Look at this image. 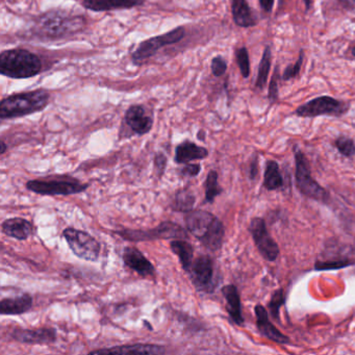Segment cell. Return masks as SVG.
<instances>
[{
  "label": "cell",
  "mask_w": 355,
  "mask_h": 355,
  "mask_svg": "<svg viewBox=\"0 0 355 355\" xmlns=\"http://www.w3.org/2000/svg\"><path fill=\"white\" fill-rule=\"evenodd\" d=\"M84 16L71 15L67 12L49 11L38 16L32 26L33 36L40 40L55 41L67 38L84 30Z\"/></svg>",
  "instance_id": "1"
},
{
  "label": "cell",
  "mask_w": 355,
  "mask_h": 355,
  "mask_svg": "<svg viewBox=\"0 0 355 355\" xmlns=\"http://www.w3.org/2000/svg\"><path fill=\"white\" fill-rule=\"evenodd\" d=\"M186 226L205 248L211 251L221 248L225 230L223 223L213 214L202 209L189 211L186 216Z\"/></svg>",
  "instance_id": "2"
},
{
  "label": "cell",
  "mask_w": 355,
  "mask_h": 355,
  "mask_svg": "<svg viewBox=\"0 0 355 355\" xmlns=\"http://www.w3.org/2000/svg\"><path fill=\"white\" fill-rule=\"evenodd\" d=\"M49 91L44 89L10 95L0 103V118L15 119L43 111L49 105Z\"/></svg>",
  "instance_id": "3"
},
{
  "label": "cell",
  "mask_w": 355,
  "mask_h": 355,
  "mask_svg": "<svg viewBox=\"0 0 355 355\" xmlns=\"http://www.w3.org/2000/svg\"><path fill=\"white\" fill-rule=\"evenodd\" d=\"M42 71V62L36 53L22 49H9L0 55V73L13 80L34 78Z\"/></svg>",
  "instance_id": "4"
},
{
  "label": "cell",
  "mask_w": 355,
  "mask_h": 355,
  "mask_svg": "<svg viewBox=\"0 0 355 355\" xmlns=\"http://www.w3.org/2000/svg\"><path fill=\"white\" fill-rule=\"evenodd\" d=\"M89 188L78 178L70 175H49L26 182V189L42 196H70L80 194Z\"/></svg>",
  "instance_id": "5"
},
{
  "label": "cell",
  "mask_w": 355,
  "mask_h": 355,
  "mask_svg": "<svg viewBox=\"0 0 355 355\" xmlns=\"http://www.w3.org/2000/svg\"><path fill=\"white\" fill-rule=\"evenodd\" d=\"M295 162H296V184L303 195L317 201L325 202L329 194L327 191L320 186L315 178L311 176L309 161L302 151L295 147Z\"/></svg>",
  "instance_id": "6"
},
{
  "label": "cell",
  "mask_w": 355,
  "mask_h": 355,
  "mask_svg": "<svg viewBox=\"0 0 355 355\" xmlns=\"http://www.w3.org/2000/svg\"><path fill=\"white\" fill-rule=\"evenodd\" d=\"M63 236L70 250L78 259L88 261H98L101 245L94 236L84 230L68 227L63 232Z\"/></svg>",
  "instance_id": "7"
},
{
  "label": "cell",
  "mask_w": 355,
  "mask_h": 355,
  "mask_svg": "<svg viewBox=\"0 0 355 355\" xmlns=\"http://www.w3.org/2000/svg\"><path fill=\"white\" fill-rule=\"evenodd\" d=\"M116 234L123 238L124 240L132 241V242L188 238L186 230H184L178 224L170 221L163 222L157 227L151 228V230H118Z\"/></svg>",
  "instance_id": "8"
},
{
  "label": "cell",
  "mask_w": 355,
  "mask_h": 355,
  "mask_svg": "<svg viewBox=\"0 0 355 355\" xmlns=\"http://www.w3.org/2000/svg\"><path fill=\"white\" fill-rule=\"evenodd\" d=\"M184 36H186V30L184 26H178L161 36L153 37V38L143 41L132 53V63L137 66L142 65L149 58L157 55L159 49L169 46V45L176 44L182 41Z\"/></svg>",
  "instance_id": "9"
},
{
  "label": "cell",
  "mask_w": 355,
  "mask_h": 355,
  "mask_svg": "<svg viewBox=\"0 0 355 355\" xmlns=\"http://www.w3.org/2000/svg\"><path fill=\"white\" fill-rule=\"evenodd\" d=\"M348 103H342L330 96H320L300 105L296 110L299 117L313 118L318 116H334L340 117L348 111Z\"/></svg>",
  "instance_id": "10"
},
{
  "label": "cell",
  "mask_w": 355,
  "mask_h": 355,
  "mask_svg": "<svg viewBox=\"0 0 355 355\" xmlns=\"http://www.w3.org/2000/svg\"><path fill=\"white\" fill-rule=\"evenodd\" d=\"M188 273L195 288L201 292H213L218 284L215 280L214 261L209 255H201L195 259Z\"/></svg>",
  "instance_id": "11"
},
{
  "label": "cell",
  "mask_w": 355,
  "mask_h": 355,
  "mask_svg": "<svg viewBox=\"0 0 355 355\" xmlns=\"http://www.w3.org/2000/svg\"><path fill=\"white\" fill-rule=\"evenodd\" d=\"M249 232L261 257L268 261H276L279 255V247L268 232L265 221L261 218H253L249 225Z\"/></svg>",
  "instance_id": "12"
},
{
  "label": "cell",
  "mask_w": 355,
  "mask_h": 355,
  "mask_svg": "<svg viewBox=\"0 0 355 355\" xmlns=\"http://www.w3.org/2000/svg\"><path fill=\"white\" fill-rule=\"evenodd\" d=\"M124 121L132 134L144 136L150 132L153 126V116L149 115L144 105H134L128 107L124 115Z\"/></svg>",
  "instance_id": "13"
},
{
  "label": "cell",
  "mask_w": 355,
  "mask_h": 355,
  "mask_svg": "<svg viewBox=\"0 0 355 355\" xmlns=\"http://www.w3.org/2000/svg\"><path fill=\"white\" fill-rule=\"evenodd\" d=\"M12 338L22 344H51L58 338L55 328L43 327L37 329H22L17 328L11 334Z\"/></svg>",
  "instance_id": "14"
},
{
  "label": "cell",
  "mask_w": 355,
  "mask_h": 355,
  "mask_svg": "<svg viewBox=\"0 0 355 355\" xmlns=\"http://www.w3.org/2000/svg\"><path fill=\"white\" fill-rule=\"evenodd\" d=\"M122 259H123L126 267L134 270L142 277H149V276L155 275V266L136 247H126L124 249Z\"/></svg>",
  "instance_id": "15"
},
{
  "label": "cell",
  "mask_w": 355,
  "mask_h": 355,
  "mask_svg": "<svg viewBox=\"0 0 355 355\" xmlns=\"http://www.w3.org/2000/svg\"><path fill=\"white\" fill-rule=\"evenodd\" d=\"M91 354H164L165 347L155 344H134L113 348L101 349L90 352Z\"/></svg>",
  "instance_id": "16"
},
{
  "label": "cell",
  "mask_w": 355,
  "mask_h": 355,
  "mask_svg": "<svg viewBox=\"0 0 355 355\" xmlns=\"http://www.w3.org/2000/svg\"><path fill=\"white\" fill-rule=\"evenodd\" d=\"M145 0H83V6L93 12L132 9L144 5Z\"/></svg>",
  "instance_id": "17"
},
{
  "label": "cell",
  "mask_w": 355,
  "mask_h": 355,
  "mask_svg": "<svg viewBox=\"0 0 355 355\" xmlns=\"http://www.w3.org/2000/svg\"><path fill=\"white\" fill-rule=\"evenodd\" d=\"M255 315H257V325L261 334L269 340L277 343V344H288L290 340L288 336L282 334L273 324L270 322L269 315L265 307L261 305L255 306Z\"/></svg>",
  "instance_id": "18"
},
{
  "label": "cell",
  "mask_w": 355,
  "mask_h": 355,
  "mask_svg": "<svg viewBox=\"0 0 355 355\" xmlns=\"http://www.w3.org/2000/svg\"><path fill=\"white\" fill-rule=\"evenodd\" d=\"M3 234L18 241L28 240L34 234L35 226L32 222L24 218H11L1 224Z\"/></svg>",
  "instance_id": "19"
},
{
  "label": "cell",
  "mask_w": 355,
  "mask_h": 355,
  "mask_svg": "<svg viewBox=\"0 0 355 355\" xmlns=\"http://www.w3.org/2000/svg\"><path fill=\"white\" fill-rule=\"evenodd\" d=\"M209 157V150L205 147L199 146L196 143L184 141L178 145L175 149L176 164H188L198 159H205Z\"/></svg>",
  "instance_id": "20"
},
{
  "label": "cell",
  "mask_w": 355,
  "mask_h": 355,
  "mask_svg": "<svg viewBox=\"0 0 355 355\" xmlns=\"http://www.w3.org/2000/svg\"><path fill=\"white\" fill-rule=\"evenodd\" d=\"M32 307L33 297L28 293L0 301V313L3 315H22L31 311Z\"/></svg>",
  "instance_id": "21"
},
{
  "label": "cell",
  "mask_w": 355,
  "mask_h": 355,
  "mask_svg": "<svg viewBox=\"0 0 355 355\" xmlns=\"http://www.w3.org/2000/svg\"><path fill=\"white\" fill-rule=\"evenodd\" d=\"M222 294L225 298L226 309H227L228 315L230 319L236 324L242 325L244 323V318L242 315V306H241L240 295H239L238 288L234 284H228L222 288Z\"/></svg>",
  "instance_id": "22"
},
{
  "label": "cell",
  "mask_w": 355,
  "mask_h": 355,
  "mask_svg": "<svg viewBox=\"0 0 355 355\" xmlns=\"http://www.w3.org/2000/svg\"><path fill=\"white\" fill-rule=\"evenodd\" d=\"M232 12L234 24L240 28H251L257 24L246 0H232Z\"/></svg>",
  "instance_id": "23"
},
{
  "label": "cell",
  "mask_w": 355,
  "mask_h": 355,
  "mask_svg": "<svg viewBox=\"0 0 355 355\" xmlns=\"http://www.w3.org/2000/svg\"><path fill=\"white\" fill-rule=\"evenodd\" d=\"M170 248L174 254L178 255L182 269L188 273L194 261V247L188 241L176 239L170 243Z\"/></svg>",
  "instance_id": "24"
},
{
  "label": "cell",
  "mask_w": 355,
  "mask_h": 355,
  "mask_svg": "<svg viewBox=\"0 0 355 355\" xmlns=\"http://www.w3.org/2000/svg\"><path fill=\"white\" fill-rule=\"evenodd\" d=\"M195 202H196V197L194 193L189 189H182L174 195L171 209L180 213L188 214L189 211H193Z\"/></svg>",
  "instance_id": "25"
},
{
  "label": "cell",
  "mask_w": 355,
  "mask_h": 355,
  "mask_svg": "<svg viewBox=\"0 0 355 355\" xmlns=\"http://www.w3.org/2000/svg\"><path fill=\"white\" fill-rule=\"evenodd\" d=\"M263 178H265L263 186L267 190L275 191L284 186V180L280 174L279 167L275 161L268 162Z\"/></svg>",
  "instance_id": "26"
},
{
  "label": "cell",
  "mask_w": 355,
  "mask_h": 355,
  "mask_svg": "<svg viewBox=\"0 0 355 355\" xmlns=\"http://www.w3.org/2000/svg\"><path fill=\"white\" fill-rule=\"evenodd\" d=\"M271 49L267 46L263 51V57H261V63H259V74H257V82H255V87L257 89H261V90L265 88L266 84H267L270 68H271Z\"/></svg>",
  "instance_id": "27"
},
{
  "label": "cell",
  "mask_w": 355,
  "mask_h": 355,
  "mask_svg": "<svg viewBox=\"0 0 355 355\" xmlns=\"http://www.w3.org/2000/svg\"><path fill=\"white\" fill-rule=\"evenodd\" d=\"M205 201L209 203H213L215 201L216 197L219 196L223 189L218 182V172L215 170H211L207 176L205 180Z\"/></svg>",
  "instance_id": "28"
},
{
  "label": "cell",
  "mask_w": 355,
  "mask_h": 355,
  "mask_svg": "<svg viewBox=\"0 0 355 355\" xmlns=\"http://www.w3.org/2000/svg\"><path fill=\"white\" fill-rule=\"evenodd\" d=\"M236 58L241 74H242L243 78H248L250 76V61H249V53L246 47H241V49H236Z\"/></svg>",
  "instance_id": "29"
},
{
  "label": "cell",
  "mask_w": 355,
  "mask_h": 355,
  "mask_svg": "<svg viewBox=\"0 0 355 355\" xmlns=\"http://www.w3.org/2000/svg\"><path fill=\"white\" fill-rule=\"evenodd\" d=\"M334 145H336L338 153L344 157H351L355 155V143L352 139L347 138V137H340V138L336 139Z\"/></svg>",
  "instance_id": "30"
},
{
  "label": "cell",
  "mask_w": 355,
  "mask_h": 355,
  "mask_svg": "<svg viewBox=\"0 0 355 355\" xmlns=\"http://www.w3.org/2000/svg\"><path fill=\"white\" fill-rule=\"evenodd\" d=\"M303 60H304V51H301L296 63H295L294 65L288 66V67L284 70V74H282V80H292V78H297L299 73H300Z\"/></svg>",
  "instance_id": "31"
},
{
  "label": "cell",
  "mask_w": 355,
  "mask_h": 355,
  "mask_svg": "<svg viewBox=\"0 0 355 355\" xmlns=\"http://www.w3.org/2000/svg\"><path fill=\"white\" fill-rule=\"evenodd\" d=\"M284 291L278 290L276 291L275 294L272 297L271 301H270V311H271L272 315H273L275 319H279L278 318V313H279V309L282 307V305L284 303Z\"/></svg>",
  "instance_id": "32"
},
{
  "label": "cell",
  "mask_w": 355,
  "mask_h": 355,
  "mask_svg": "<svg viewBox=\"0 0 355 355\" xmlns=\"http://www.w3.org/2000/svg\"><path fill=\"white\" fill-rule=\"evenodd\" d=\"M352 265V261L342 259V261H323V263H315V270L325 271V270H338L343 269L345 267H349Z\"/></svg>",
  "instance_id": "33"
},
{
  "label": "cell",
  "mask_w": 355,
  "mask_h": 355,
  "mask_svg": "<svg viewBox=\"0 0 355 355\" xmlns=\"http://www.w3.org/2000/svg\"><path fill=\"white\" fill-rule=\"evenodd\" d=\"M211 73L216 76V78H220L225 74L226 70H227V63L225 60L222 57H215L211 60Z\"/></svg>",
  "instance_id": "34"
},
{
  "label": "cell",
  "mask_w": 355,
  "mask_h": 355,
  "mask_svg": "<svg viewBox=\"0 0 355 355\" xmlns=\"http://www.w3.org/2000/svg\"><path fill=\"white\" fill-rule=\"evenodd\" d=\"M278 71H279V68L278 66H276L275 70H274L273 76H272L271 83H270L269 86V94H268V97H269L270 103H276L278 101V83L277 80L279 78V76H278Z\"/></svg>",
  "instance_id": "35"
},
{
  "label": "cell",
  "mask_w": 355,
  "mask_h": 355,
  "mask_svg": "<svg viewBox=\"0 0 355 355\" xmlns=\"http://www.w3.org/2000/svg\"><path fill=\"white\" fill-rule=\"evenodd\" d=\"M201 171V166L199 164H186L184 168L180 169V174L186 178H196Z\"/></svg>",
  "instance_id": "36"
},
{
  "label": "cell",
  "mask_w": 355,
  "mask_h": 355,
  "mask_svg": "<svg viewBox=\"0 0 355 355\" xmlns=\"http://www.w3.org/2000/svg\"><path fill=\"white\" fill-rule=\"evenodd\" d=\"M168 159L163 153H159L155 157V167L157 170V175L162 176L165 173L166 167H167Z\"/></svg>",
  "instance_id": "37"
},
{
  "label": "cell",
  "mask_w": 355,
  "mask_h": 355,
  "mask_svg": "<svg viewBox=\"0 0 355 355\" xmlns=\"http://www.w3.org/2000/svg\"><path fill=\"white\" fill-rule=\"evenodd\" d=\"M259 3L266 13H271L274 7V0H259Z\"/></svg>",
  "instance_id": "38"
},
{
  "label": "cell",
  "mask_w": 355,
  "mask_h": 355,
  "mask_svg": "<svg viewBox=\"0 0 355 355\" xmlns=\"http://www.w3.org/2000/svg\"><path fill=\"white\" fill-rule=\"evenodd\" d=\"M338 1L344 9L352 10L355 8V0H338Z\"/></svg>",
  "instance_id": "39"
},
{
  "label": "cell",
  "mask_w": 355,
  "mask_h": 355,
  "mask_svg": "<svg viewBox=\"0 0 355 355\" xmlns=\"http://www.w3.org/2000/svg\"><path fill=\"white\" fill-rule=\"evenodd\" d=\"M7 145H6L5 141H1V150H0V155H5L7 151Z\"/></svg>",
  "instance_id": "40"
},
{
  "label": "cell",
  "mask_w": 355,
  "mask_h": 355,
  "mask_svg": "<svg viewBox=\"0 0 355 355\" xmlns=\"http://www.w3.org/2000/svg\"><path fill=\"white\" fill-rule=\"evenodd\" d=\"M197 138H198L199 140L205 141V132H203V130H199L198 134H197Z\"/></svg>",
  "instance_id": "41"
},
{
  "label": "cell",
  "mask_w": 355,
  "mask_h": 355,
  "mask_svg": "<svg viewBox=\"0 0 355 355\" xmlns=\"http://www.w3.org/2000/svg\"><path fill=\"white\" fill-rule=\"evenodd\" d=\"M303 1H304L305 9L306 11H309L311 7V0H303Z\"/></svg>",
  "instance_id": "42"
},
{
  "label": "cell",
  "mask_w": 355,
  "mask_h": 355,
  "mask_svg": "<svg viewBox=\"0 0 355 355\" xmlns=\"http://www.w3.org/2000/svg\"><path fill=\"white\" fill-rule=\"evenodd\" d=\"M352 55H353V57H355V47H353Z\"/></svg>",
  "instance_id": "43"
}]
</instances>
